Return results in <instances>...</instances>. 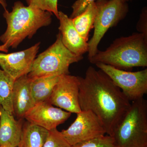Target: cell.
I'll use <instances>...</instances> for the list:
<instances>
[{
	"label": "cell",
	"mask_w": 147,
	"mask_h": 147,
	"mask_svg": "<svg viewBox=\"0 0 147 147\" xmlns=\"http://www.w3.org/2000/svg\"><path fill=\"white\" fill-rule=\"evenodd\" d=\"M40 42L19 52L5 54L0 53V66L14 80L28 75L36 58Z\"/></svg>",
	"instance_id": "cell-10"
},
{
	"label": "cell",
	"mask_w": 147,
	"mask_h": 147,
	"mask_svg": "<svg viewBox=\"0 0 147 147\" xmlns=\"http://www.w3.org/2000/svg\"><path fill=\"white\" fill-rule=\"evenodd\" d=\"M43 147H71L57 129L49 131Z\"/></svg>",
	"instance_id": "cell-21"
},
{
	"label": "cell",
	"mask_w": 147,
	"mask_h": 147,
	"mask_svg": "<svg viewBox=\"0 0 147 147\" xmlns=\"http://www.w3.org/2000/svg\"><path fill=\"white\" fill-rule=\"evenodd\" d=\"M49 131L27 121L23 125L22 147H43Z\"/></svg>",
	"instance_id": "cell-16"
},
{
	"label": "cell",
	"mask_w": 147,
	"mask_h": 147,
	"mask_svg": "<svg viewBox=\"0 0 147 147\" xmlns=\"http://www.w3.org/2000/svg\"><path fill=\"white\" fill-rule=\"evenodd\" d=\"M95 0H76L71 6L72 13L69 18L71 19L79 16L84 12Z\"/></svg>",
	"instance_id": "cell-22"
},
{
	"label": "cell",
	"mask_w": 147,
	"mask_h": 147,
	"mask_svg": "<svg viewBox=\"0 0 147 147\" xmlns=\"http://www.w3.org/2000/svg\"><path fill=\"white\" fill-rule=\"evenodd\" d=\"M0 147H1V146H0Z\"/></svg>",
	"instance_id": "cell-28"
},
{
	"label": "cell",
	"mask_w": 147,
	"mask_h": 147,
	"mask_svg": "<svg viewBox=\"0 0 147 147\" xmlns=\"http://www.w3.org/2000/svg\"><path fill=\"white\" fill-rule=\"evenodd\" d=\"M83 58V56L74 55L64 46L59 32L53 45L35 58L28 76L33 79L42 76L69 74L70 65L78 62Z\"/></svg>",
	"instance_id": "cell-5"
},
{
	"label": "cell",
	"mask_w": 147,
	"mask_h": 147,
	"mask_svg": "<svg viewBox=\"0 0 147 147\" xmlns=\"http://www.w3.org/2000/svg\"><path fill=\"white\" fill-rule=\"evenodd\" d=\"M0 51L7 53L8 51V49L7 48L5 45L3 44L2 45H0Z\"/></svg>",
	"instance_id": "cell-25"
},
{
	"label": "cell",
	"mask_w": 147,
	"mask_h": 147,
	"mask_svg": "<svg viewBox=\"0 0 147 147\" xmlns=\"http://www.w3.org/2000/svg\"><path fill=\"white\" fill-rule=\"evenodd\" d=\"M28 5L48 11L59 17L58 0H26Z\"/></svg>",
	"instance_id": "cell-20"
},
{
	"label": "cell",
	"mask_w": 147,
	"mask_h": 147,
	"mask_svg": "<svg viewBox=\"0 0 147 147\" xmlns=\"http://www.w3.org/2000/svg\"><path fill=\"white\" fill-rule=\"evenodd\" d=\"M71 147H116L114 138L106 135L89 139L71 146Z\"/></svg>",
	"instance_id": "cell-19"
},
{
	"label": "cell",
	"mask_w": 147,
	"mask_h": 147,
	"mask_svg": "<svg viewBox=\"0 0 147 147\" xmlns=\"http://www.w3.org/2000/svg\"><path fill=\"white\" fill-rule=\"evenodd\" d=\"M17 147H22V146H21V144H20V145H19V146H18Z\"/></svg>",
	"instance_id": "cell-27"
},
{
	"label": "cell",
	"mask_w": 147,
	"mask_h": 147,
	"mask_svg": "<svg viewBox=\"0 0 147 147\" xmlns=\"http://www.w3.org/2000/svg\"><path fill=\"white\" fill-rule=\"evenodd\" d=\"M111 79L130 101L144 98L147 93V69L128 71L102 63L95 64Z\"/></svg>",
	"instance_id": "cell-7"
},
{
	"label": "cell",
	"mask_w": 147,
	"mask_h": 147,
	"mask_svg": "<svg viewBox=\"0 0 147 147\" xmlns=\"http://www.w3.org/2000/svg\"><path fill=\"white\" fill-rule=\"evenodd\" d=\"M136 28L138 32L144 34L147 38V9L144 7L142 9Z\"/></svg>",
	"instance_id": "cell-23"
},
{
	"label": "cell",
	"mask_w": 147,
	"mask_h": 147,
	"mask_svg": "<svg viewBox=\"0 0 147 147\" xmlns=\"http://www.w3.org/2000/svg\"><path fill=\"white\" fill-rule=\"evenodd\" d=\"M112 137L116 147H147V102L144 98L132 101Z\"/></svg>",
	"instance_id": "cell-4"
},
{
	"label": "cell",
	"mask_w": 147,
	"mask_h": 147,
	"mask_svg": "<svg viewBox=\"0 0 147 147\" xmlns=\"http://www.w3.org/2000/svg\"><path fill=\"white\" fill-rule=\"evenodd\" d=\"M15 81L9 74L0 69V106L13 115L12 94Z\"/></svg>",
	"instance_id": "cell-18"
},
{
	"label": "cell",
	"mask_w": 147,
	"mask_h": 147,
	"mask_svg": "<svg viewBox=\"0 0 147 147\" xmlns=\"http://www.w3.org/2000/svg\"><path fill=\"white\" fill-rule=\"evenodd\" d=\"M96 16L94 32L88 43V59L94 56L104 35L110 28L116 26L126 17L129 11L127 3L121 0H96Z\"/></svg>",
	"instance_id": "cell-6"
},
{
	"label": "cell",
	"mask_w": 147,
	"mask_h": 147,
	"mask_svg": "<svg viewBox=\"0 0 147 147\" xmlns=\"http://www.w3.org/2000/svg\"><path fill=\"white\" fill-rule=\"evenodd\" d=\"M3 17L7 28L0 36V40L7 48H17L26 38L30 39L38 30L49 26L53 13L31 6H25L20 1L15 2L12 10H5Z\"/></svg>",
	"instance_id": "cell-2"
},
{
	"label": "cell",
	"mask_w": 147,
	"mask_h": 147,
	"mask_svg": "<svg viewBox=\"0 0 147 147\" xmlns=\"http://www.w3.org/2000/svg\"><path fill=\"white\" fill-rule=\"evenodd\" d=\"M90 63H102L125 70L147 66V38L134 32L117 38L104 51L98 50Z\"/></svg>",
	"instance_id": "cell-3"
},
{
	"label": "cell",
	"mask_w": 147,
	"mask_h": 147,
	"mask_svg": "<svg viewBox=\"0 0 147 147\" xmlns=\"http://www.w3.org/2000/svg\"><path fill=\"white\" fill-rule=\"evenodd\" d=\"M22 119L16 120L13 115L0 106V146L17 147L21 144Z\"/></svg>",
	"instance_id": "cell-14"
},
{
	"label": "cell",
	"mask_w": 147,
	"mask_h": 147,
	"mask_svg": "<svg viewBox=\"0 0 147 147\" xmlns=\"http://www.w3.org/2000/svg\"><path fill=\"white\" fill-rule=\"evenodd\" d=\"M79 93L78 76L61 75L48 101L66 111L77 114L82 111L79 105Z\"/></svg>",
	"instance_id": "cell-9"
},
{
	"label": "cell",
	"mask_w": 147,
	"mask_h": 147,
	"mask_svg": "<svg viewBox=\"0 0 147 147\" xmlns=\"http://www.w3.org/2000/svg\"><path fill=\"white\" fill-rule=\"evenodd\" d=\"M0 5H1L3 8L5 10L7 9V4L6 0H0Z\"/></svg>",
	"instance_id": "cell-24"
},
{
	"label": "cell",
	"mask_w": 147,
	"mask_h": 147,
	"mask_svg": "<svg viewBox=\"0 0 147 147\" xmlns=\"http://www.w3.org/2000/svg\"><path fill=\"white\" fill-rule=\"evenodd\" d=\"M121 1H123L127 3V2L129 1H132V0H121Z\"/></svg>",
	"instance_id": "cell-26"
},
{
	"label": "cell",
	"mask_w": 147,
	"mask_h": 147,
	"mask_svg": "<svg viewBox=\"0 0 147 147\" xmlns=\"http://www.w3.org/2000/svg\"><path fill=\"white\" fill-rule=\"evenodd\" d=\"M32 81L26 75L14 82L12 94L13 115L19 119L24 118L26 113L35 104L32 94Z\"/></svg>",
	"instance_id": "cell-13"
},
{
	"label": "cell",
	"mask_w": 147,
	"mask_h": 147,
	"mask_svg": "<svg viewBox=\"0 0 147 147\" xmlns=\"http://www.w3.org/2000/svg\"><path fill=\"white\" fill-rule=\"evenodd\" d=\"M79 102L82 111H89L102 123L106 134L114 131L129 110L131 103L121 90L102 70L92 66L84 77L78 76Z\"/></svg>",
	"instance_id": "cell-1"
},
{
	"label": "cell",
	"mask_w": 147,
	"mask_h": 147,
	"mask_svg": "<svg viewBox=\"0 0 147 147\" xmlns=\"http://www.w3.org/2000/svg\"><path fill=\"white\" fill-rule=\"evenodd\" d=\"M76 114V119L71 125L61 131L71 146L106 134L101 121L91 111H82Z\"/></svg>",
	"instance_id": "cell-8"
},
{
	"label": "cell",
	"mask_w": 147,
	"mask_h": 147,
	"mask_svg": "<svg viewBox=\"0 0 147 147\" xmlns=\"http://www.w3.org/2000/svg\"><path fill=\"white\" fill-rule=\"evenodd\" d=\"M59 26L62 41L68 50L74 55L83 56L88 51V41L80 36L72 22V19L61 11H59Z\"/></svg>",
	"instance_id": "cell-12"
},
{
	"label": "cell",
	"mask_w": 147,
	"mask_h": 147,
	"mask_svg": "<svg viewBox=\"0 0 147 147\" xmlns=\"http://www.w3.org/2000/svg\"><path fill=\"white\" fill-rule=\"evenodd\" d=\"M71 113L54 107L48 101L38 102L28 111L24 118L30 123L48 131L57 129L71 116Z\"/></svg>",
	"instance_id": "cell-11"
},
{
	"label": "cell",
	"mask_w": 147,
	"mask_h": 147,
	"mask_svg": "<svg viewBox=\"0 0 147 147\" xmlns=\"http://www.w3.org/2000/svg\"><path fill=\"white\" fill-rule=\"evenodd\" d=\"M96 11V6L94 1L91 3L82 14L72 19L76 30L87 41L88 39L90 31L94 28Z\"/></svg>",
	"instance_id": "cell-17"
},
{
	"label": "cell",
	"mask_w": 147,
	"mask_h": 147,
	"mask_svg": "<svg viewBox=\"0 0 147 147\" xmlns=\"http://www.w3.org/2000/svg\"><path fill=\"white\" fill-rule=\"evenodd\" d=\"M60 76H48L32 79L31 91L35 103L48 101Z\"/></svg>",
	"instance_id": "cell-15"
}]
</instances>
